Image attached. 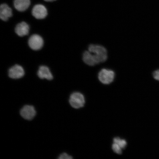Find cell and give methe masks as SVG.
I'll return each instance as SVG.
<instances>
[{
  "mask_svg": "<svg viewBox=\"0 0 159 159\" xmlns=\"http://www.w3.org/2000/svg\"><path fill=\"white\" fill-rule=\"evenodd\" d=\"M37 75L40 79H45L51 80L53 79V76L48 67L45 66H41L39 67Z\"/></svg>",
  "mask_w": 159,
  "mask_h": 159,
  "instance_id": "11",
  "label": "cell"
},
{
  "mask_svg": "<svg viewBox=\"0 0 159 159\" xmlns=\"http://www.w3.org/2000/svg\"><path fill=\"white\" fill-rule=\"evenodd\" d=\"M113 142L115 143L118 145L122 149H124L126 148L127 146L126 141L124 139H122L118 137L115 138L113 140Z\"/></svg>",
  "mask_w": 159,
  "mask_h": 159,
  "instance_id": "13",
  "label": "cell"
},
{
  "mask_svg": "<svg viewBox=\"0 0 159 159\" xmlns=\"http://www.w3.org/2000/svg\"><path fill=\"white\" fill-rule=\"evenodd\" d=\"M70 104L73 108L79 109L84 106L85 99L84 95L79 92L72 93L70 97Z\"/></svg>",
  "mask_w": 159,
  "mask_h": 159,
  "instance_id": "3",
  "label": "cell"
},
{
  "mask_svg": "<svg viewBox=\"0 0 159 159\" xmlns=\"http://www.w3.org/2000/svg\"><path fill=\"white\" fill-rule=\"evenodd\" d=\"M153 76L155 79L159 81V69L154 71L153 73Z\"/></svg>",
  "mask_w": 159,
  "mask_h": 159,
  "instance_id": "16",
  "label": "cell"
},
{
  "mask_svg": "<svg viewBox=\"0 0 159 159\" xmlns=\"http://www.w3.org/2000/svg\"><path fill=\"white\" fill-rule=\"evenodd\" d=\"M115 73L114 71L110 69H103L98 73L99 80L104 84H109L114 81Z\"/></svg>",
  "mask_w": 159,
  "mask_h": 159,
  "instance_id": "4",
  "label": "cell"
},
{
  "mask_svg": "<svg viewBox=\"0 0 159 159\" xmlns=\"http://www.w3.org/2000/svg\"><path fill=\"white\" fill-rule=\"evenodd\" d=\"M31 13L35 19H43L47 16L48 11L47 7L43 4L37 3L32 8Z\"/></svg>",
  "mask_w": 159,
  "mask_h": 159,
  "instance_id": "2",
  "label": "cell"
},
{
  "mask_svg": "<svg viewBox=\"0 0 159 159\" xmlns=\"http://www.w3.org/2000/svg\"><path fill=\"white\" fill-rule=\"evenodd\" d=\"M43 43L44 42L42 38L37 34L32 35L28 41L30 47L35 51L39 50L42 48Z\"/></svg>",
  "mask_w": 159,
  "mask_h": 159,
  "instance_id": "5",
  "label": "cell"
},
{
  "mask_svg": "<svg viewBox=\"0 0 159 159\" xmlns=\"http://www.w3.org/2000/svg\"><path fill=\"white\" fill-rule=\"evenodd\" d=\"M83 59L85 64L90 66H94L98 64L94 55L89 51H85L83 53Z\"/></svg>",
  "mask_w": 159,
  "mask_h": 159,
  "instance_id": "12",
  "label": "cell"
},
{
  "mask_svg": "<svg viewBox=\"0 0 159 159\" xmlns=\"http://www.w3.org/2000/svg\"><path fill=\"white\" fill-rule=\"evenodd\" d=\"M36 113L34 107L30 105L24 106L20 111L21 116L27 120H31L34 118Z\"/></svg>",
  "mask_w": 159,
  "mask_h": 159,
  "instance_id": "7",
  "label": "cell"
},
{
  "mask_svg": "<svg viewBox=\"0 0 159 159\" xmlns=\"http://www.w3.org/2000/svg\"><path fill=\"white\" fill-rule=\"evenodd\" d=\"M73 157L70 156H69L66 153H63L61 154L59 157L58 159H71Z\"/></svg>",
  "mask_w": 159,
  "mask_h": 159,
  "instance_id": "15",
  "label": "cell"
},
{
  "mask_svg": "<svg viewBox=\"0 0 159 159\" xmlns=\"http://www.w3.org/2000/svg\"><path fill=\"white\" fill-rule=\"evenodd\" d=\"M31 4V0H13V7L16 11L23 12L29 8Z\"/></svg>",
  "mask_w": 159,
  "mask_h": 159,
  "instance_id": "8",
  "label": "cell"
},
{
  "mask_svg": "<svg viewBox=\"0 0 159 159\" xmlns=\"http://www.w3.org/2000/svg\"><path fill=\"white\" fill-rule=\"evenodd\" d=\"M89 51L92 53L98 62H105L107 59V52L106 48L99 45L91 44L89 46Z\"/></svg>",
  "mask_w": 159,
  "mask_h": 159,
  "instance_id": "1",
  "label": "cell"
},
{
  "mask_svg": "<svg viewBox=\"0 0 159 159\" xmlns=\"http://www.w3.org/2000/svg\"><path fill=\"white\" fill-rule=\"evenodd\" d=\"M29 26L25 22L23 21L16 26L15 31L16 33L20 37H23L29 34Z\"/></svg>",
  "mask_w": 159,
  "mask_h": 159,
  "instance_id": "10",
  "label": "cell"
},
{
  "mask_svg": "<svg viewBox=\"0 0 159 159\" xmlns=\"http://www.w3.org/2000/svg\"><path fill=\"white\" fill-rule=\"evenodd\" d=\"M43 1L47 2H52L56 1L57 0H43Z\"/></svg>",
  "mask_w": 159,
  "mask_h": 159,
  "instance_id": "17",
  "label": "cell"
},
{
  "mask_svg": "<svg viewBox=\"0 0 159 159\" xmlns=\"http://www.w3.org/2000/svg\"><path fill=\"white\" fill-rule=\"evenodd\" d=\"M13 15V9L8 4L2 3L0 5V18L2 20L7 21Z\"/></svg>",
  "mask_w": 159,
  "mask_h": 159,
  "instance_id": "6",
  "label": "cell"
},
{
  "mask_svg": "<svg viewBox=\"0 0 159 159\" xmlns=\"http://www.w3.org/2000/svg\"><path fill=\"white\" fill-rule=\"evenodd\" d=\"M25 71L23 67L18 65H16L9 69V76L11 79L21 78L25 75Z\"/></svg>",
  "mask_w": 159,
  "mask_h": 159,
  "instance_id": "9",
  "label": "cell"
},
{
  "mask_svg": "<svg viewBox=\"0 0 159 159\" xmlns=\"http://www.w3.org/2000/svg\"><path fill=\"white\" fill-rule=\"evenodd\" d=\"M112 149L114 152L116 153L121 154L122 153V148L118 145L114 143L112 145Z\"/></svg>",
  "mask_w": 159,
  "mask_h": 159,
  "instance_id": "14",
  "label": "cell"
}]
</instances>
